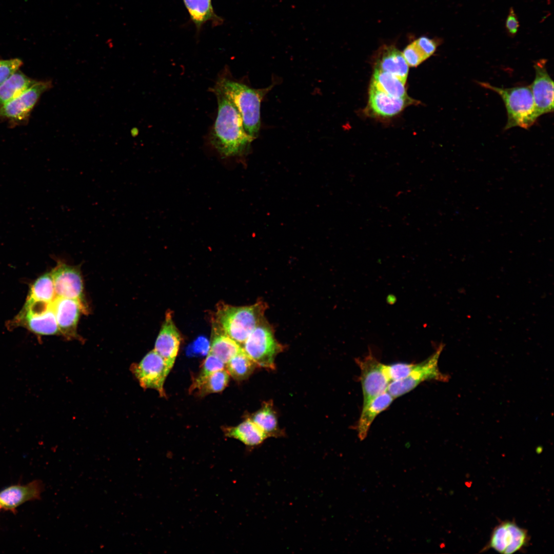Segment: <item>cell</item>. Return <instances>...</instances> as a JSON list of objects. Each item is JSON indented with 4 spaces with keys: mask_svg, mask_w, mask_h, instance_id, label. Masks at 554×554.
<instances>
[{
    "mask_svg": "<svg viewBox=\"0 0 554 554\" xmlns=\"http://www.w3.org/2000/svg\"><path fill=\"white\" fill-rule=\"evenodd\" d=\"M216 97L218 110L211 129L209 140L222 156L242 154L254 140L245 131L241 115L234 104L220 90L210 89Z\"/></svg>",
    "mask_w": 554,
    "mask_h": 554,
    "instance_id": "obj_1",
    "label": "cell"
},
{
    "mask_svg": "<svg viewBox=\"0 0 554 554\" xmlns=\"http://www.w3.org/2000/svg\"><path fill=\"white\" fill-rule=\"evenodd\" d=\"M213 87L234 104L241 115L245 131L252 138H256L261 126V103L268 88L253 89L235 81L227 67L219 75Z\"/></svg>",
    "mask_w": 554,
    "mask_h": 554,
    "instance_id": "obj_2",
    "label": "cell"
},
{
    "mask_svg": "<svg viewBox=\"0 0 554 554\" xmlns=\"http://www.w3.org/2000/svg\"><path fill=\"white\" fill-rule=\"evenodd\" d=\"M477 83L482 87L498 93L503 101L507 113V122L504 130L516 127L529 129L539 117L530 86L504 88L497 87L488 83Z\"/></svg>",
    "mask_w": 554,
    "mask_h": 554,
    "instance_id": "obj_3",
    "label": "cell"
},
{
    "mask_svg": "<svg viewBox=\"0 0 554 554\" xmlns=\"http://www.w3.org/2000/svg\"><path fill=\"white\" fill-rule=\"evenodd\" d=\"M266 305L263 302L249 306H233L222 304L216 318L222 331L241 345L255 327L264 319Z\"/></svg>",
    "mask_w": 554,
    "mask_h": 554,
    "instance_id": "obj_4",
    "label": "cell"
},
{
    "mask_svg": "<svg viewBox=\"0 0 554 554\" xmlns=\"http://www.w3.org/2000/svg\"><path fill=\"white\" fill-rule=\"evenodd\" d=\"M244 352L259 366L274 369L275 358L283 349L265 318L242 345Z\"/></svg>",
    "mask_w": 554,
    "mask_h": 554,
    "instance_id": "obj_5",
    "label": "cell"
},
{
    "mask_svg": "<svg viewBox=\"0 0 554 554\" xmlns=\"http://www.w3.org/2000/svg\"><path fill=\"white\" fill-rule=\"evenodd\" d=\"M444 347V345L441 343L430 357L417 363L416 367L406 378L391 382L387 391L395 399L409 392L426 381H448L450 377L442 373L438 367L439 359Z\"/></svg>",
    "mask_w": 554,
    "mask_h": 554,
    "instance_id": "obj_6",
    "label": "cell"
},
{
    "mask_svg": "<svg viewBox=\"0 0 554 554\" xmlns=\"http://www.w3.org/2000/svg\"><path fill=\"white\" fill-rule=\"evenodd\" d=\"M52 87L50 80L36 81L24 92L0 107V120H7L12 124L25 123L41 95Z\"/></svg>",
    "mask_w": 554,
    "mask_h": 554,
    "instance_id": "obj_7",
    "label": "cell"
},
{
    "mask_svg": "<svg viewBox=\"0 0 554 554\" xmlns=\"http://www.w3.org/2000/svg\"><path fill=\"white\" fill-rule=\"evenodd\" d=\"M529 536L526 529L513 521H504L493 529L487 544L482 551L492 549L503 554H512L528 545Z\"/></svg>",
    "mask_w": 554,
    "mask_h": 554,
    "instance_id": "obj_8",
    "label": "cell"
},
{
    "mask_svg": "<svg viewBox=\"0 0 554 554\" xmlns=\"http://www.w3.org/2000/svg\"><path fill=\"white\" fill-rule=\"evenodd\" d=\"M360 371L363 404L365 405L373 398L387 391L390 381L387 374L385 365L380 362L370 349L368 355L362 359H357Z\"/></svg>",
    "mask_w": 554,
    "mask_h": 554,
    "instance_id": "obj_9",
    "label": "cell"
},
{
    "mask_svg": "<svg viewBox=\"0 0 554 554\" xmlns=\"http://www.w3.org/2000/svg\"><path fill=\"white\" fill-rule=\"evenodd\" d=\"M171 368L153 349L147 353L140 363L132 365L131 371L143 388L153 389L164 397V382Z\"/></svg>",
    "mask_w": 554,
    "mask_h": 554,
    "instance_id": "obj_10",
    "label": "cell"
},
{
    "mask_svg": "<svg viewBox=\"0 0 554 554\" xmlns=\"http://www.w3.org/2000/svg\"><path fill=\"white\" fill-rule=\"evenodd\" d=\"M546 61L536 62L535 77L530 86L539 116L553 111V82L546 68Z\"/></svg>",
    "mask_w": 554,
    "mask_h": 554,
    "instance_id": "obj_11",
    "label": "cell"
},
{
    "mask_svg": "<svg viewBox=\"0 0 554 554\" xmlns=\"http://www.w3.org/2000/svg\"><path fill=\"white\" fill-rule=\"evenodd\" d=\"M51 273L56 297L76 299L83 303V283L77 267L60 263Z\"/></svg>",
    "mask_w": 554,
    "mask_h": 554,
    "instance_id": "obj_12",
    "label": "cell"
},
{
    "mask_svg": "<svg viewBox=\"0 0 554 554\" xmlns=\"http://www.w3.org/2000/svg\"><path fill=\"white\" fill-rule=\"evenodd\" d=\"M60 332L68 338H77V324L83 303L73 299L56 297L51 304Z\"/></svg>",
    "mask_w": 554,
    "mask_h": 554,
    "instance_id": "obj_13",
    "label": "cell"
},
{
    "mask_svg": "<svg viewBox=\"0 0 554 554\" xmlns=\"http://www.w3.org/2000/svg\"><path fill=\"white\" fill-rule=\"evenodd\" d=\"M414 102V101L408 96L404 98L392 97L370 83L367 106L368 112L370 114L383 117H391Z\"/></svg>",
    "mask_w": 554,
    "mask_h": 554,
    "instance_id": "obj_14",
    "label": "cell"
},
{
    "mask_svg": "<svg viewBox=\"0 0 554 554\" xmlns=\"http://www.w3.org/2000/svg\"><path fill=\"white\" fill-rule=\"evenodd\" d=\"M181 342L180 333L173 321L172 312H166L165 321L156 340L154 350L172 368Z\"/></svg>",
    "mask_w": 554,
    "mask_h": 554,
    "instance_id": "obj_15",
    "label": "cell"
},
{
    "mask_svg": "<svg viewBox=\"0 0 554 554\" xmlns=\"http://www.w3.org/2000/svg\"><path fill=\"white\" fill-rule=\"evenodd\" d=\"M44 489L42 482L35 480L25 485H13L0 492L1 508L14 510L23 503L38 499Z\"/></svg>",
    "mask_w": 554,
    "mask_h": 554,
    "instance_id": "obj_16",
    "label": "cell"
},
{
    "mask_svg": "<svg viewBox=\"0 0 554 554\" xmlns=\"http://www.w3.org/2000/svg\"><path fill=\"white\" fill-rule=\"evenodd\" d=\"M375 66V68L388 72L406 83L408 65L402 53L393 45H384L379 49Z\"/></svg>",
    "mask_w": 554,
    "mask_h": 554,
    "instance_id": "obj_17",
    "label": "cell"
},
{
    "mask_svg": "<svg viewBox=\"0 0 554 554\" xmlns=\"http://www.w3.org/2000/svg\"><path fill=\"white\" fill-rule=\"evenodd\" d=\"M394 399L391 394L386 391L363 405L357 426L358 436L361 441L366 438L371 425L376 417L386 409Z\"/></svg>",
    "mask_w": 554,
    "mask_h": 554,
    "instance_id": "obj_18",
    "label": "cell"
},
{
    "mask_svg": "<svg viewBox=\"0 0 554 554\" xmlns=\"http://www.w3.org/2000/svg\"><path fill=\"white\" fill-rule=\"evenodd\" d=\"M20 319L32 332L40 335H53L60 332L52 306L38 313L21 312Z\"/></svg>",
    "mask_w": 554,
    "mask_h": 554,
    "instance_id": "obj_19",
    "label": "cell"
},
{
    "mask_svg": "<svg viewBox=\"0 0 554 554\" xmlns=\"http://www.w3.org/2000/svg\"><path fill=\"white\" fill-rule=\"evenodd\" d=\"M226 435L250 447L259 445L268 438L250 419L235 427L227 428Z\"/></svg>",
    "mask_w": 554,
    "mask_h": 554,
    "instance_id": "obj_20",
    "label": "cell"
},
{
    "mask_svg": "<svg viewBox=\"0 0 554 554\" xmlns=\"http://www.w3.org/2000/svg\"><path fill=\"white\" fill-rule=\"evenodd\" d=\"M36 82L17 71L0 85V107L24 92Z\"/></svg>",
    "mask_w": 554,
    "mask_h": 554,
    "instance_id": "obj_21",
    "label": "cell"
},
{
    "mask_svg": "<svg viewBox=\"0 0 554 554\" xmlns=\"http://www.w3.org/2000/svg\"><path fill=\"white\" fill-rule=\"evenodd\" d=\"M215 332L208 353L217 357L225 364L243 350L241 345L225 333L221 329Z\"/></svg>",
    "mask_w": 554,
    "mask_h": 554,
    "instance_id": "obj_22",
    "label": "cell"
},
{
    "mask_svg": "<svg viewBox=\"0 0 554 554\" xmlns=\"http://www.w3.org/2000/svg\"><path fill=\"white\" fill-rule=\"evenodd\" d=\"M267 436L279 437L282 435L272 403H263L262 406L256 411L250 419Z\"/></svg>",
    "mask_w": 554,
    "mask_h": 554,
    "instance_id": "obj_23",
    "label": "cell"
},
{
    "mask_svg": "<svg viewBox=\"0 0 554 554\" xmlns=\"http://www.w3.org/2000/svg\"><path fill=\"white\" fill-rule=\"evenodd\" d=\"M371 84L389 95L396 98L408 96L405 84L395 76L375 68Z\"/></svg>",
    "mask_w": 554,
    "mask_h": 554,
    "instance_id": "obj_24",
    "label": "cell"
},
{
    "mask_svg": "<svg viewBox=\"0 0 554 554\" xmlns=\"http://www.w3.org/2000/svg\"><path fill=\"white\" fill-rule=\"evenodd\" d=\"M189 13L190 18L197 29L205 23L221 22L214 13L211 0H183Z\"/></svg>",
    "mask_w": 554,
    "mask_h": 554,
    "instance_id": "obj_25",
    "label": "cell"
},
{
    "mask_svg": "<svg viewBox=\"0 0 554 554\" xmlns=\"http://www.w3.org/2000/svg\"><path fill=\"white\" fill-rule=\"evenodd\" d=\"M229 374L224 369L218 370L200 381H194L190 390L200 396L222 391L227 385Z\"/></svg>",
    "mask_w": 554,
    "mask_h": 554,
    "instance_id": "obj_26",
    "label": "cell"
},
{
    "mask_svg": "<svg viewBox=\"0 0 554 554\" xmlns=\"http://www.w3.org/2000/svg\"><path fill=\"white\" fill-rule=\"evenodd\" d=\"M56 298L51 273L39 276L30 288L28 298L34 301L51 304Z\"/></svg>",
    "mask_w": 554,
    "mask_h": 554,
    "instance_id": "obj_27",
    "label": "cell"
},
{
    "mask_svg": "<svg viewBox=\"0 0 554 554\" xmlns=\"http://www.w3.org/2000/svg\"><path fill=\"white\" fill-rule=\"evenodd\" d=\"M225 365L229 375L236 380H243L252 373L257 365L243 350L231 358Z\"/></svg>",
    "mask_w": 554,
    "mask_h": 554,
    "instance_id": "obj_28",
    "label": "cell"
},
{
    "mask_svg": "<svg viewBox=\"0 0 554 554\" xmlns=\"http://www.w3.org/2000/svg\"><path fill=\"white\" fill-rule=\"evenodd\" d=\"M417 363H397L385 365L386 371L391 382L400 380L407 377L416 367Z\"/></svg>",
    "mask_w": 554,
    "mask_h": 554,
    "instance_id": "obj_29",
    "label": "cell"
},
{
    "mask_svg": "<svg viewBox=\"0 0 554 554\" xmlns=\"http://www.w3.org/2000/svg\"><path fill=\"white\" fill-rule=\"evenodd\" d=\"M225 364L213 354L208 353L201 370L194 381L201 380L211 374L224 369Z\"/></svg>",
    "mask_w": 554,
    "mask_h": 554,
    "instance_id": "obj_30",
    "label": "cell"
},
{
    "mask_svg": "<svg viewBox=\"0 0 554 554\" xmlns=\"http://www.w3.org/2000/svg\"><path fill=\"white\" fill-rule=\"evenodd\" d=\"M22 64V60L17 58L0 60V85L18 71Z\"/></svg>",
    "mask_w": 554,
    "mask_h": 554,
    "instance_id": "obj_31",
    "label": "cell"
},
{
    "mask_svg": "<svg viewBox=\"0 0 554 554\" xmlns=\"http://www.w3.org/2000/svg\"><path fill=\"white\" fill-rule=\"evenodd\" d=\"M402 53L407 65L411 67L417 66L426 60L414 41L408 45Z\"/></svg>",
    "mask_w": 554,
    "mask_h": 554,
    "instance_id": "obj_32",
    "label": "cell"
},
{
    "mask_svg": "<svg viewBox=\"0 0 554 554\" xmlns=\"http://www.w3.org/2000/svg\"><path fill=\"white\" fill-rule=\"evenodd\" d=\"M418 49L427 59L436 51L439 45V40L422 36L414 41Z\"/></svg>",
    "mask_w": 554,
    "mask_h": 554,
    "instance_id": "obj_33",
    "label": "cell"
},
{
    "mask_svg": "<svg viewBox=\"0 0 554 554\" xmlns=\"http://www.w3.org/2000/svg\"><path fill=\"white\" fill-rule=\"evenodd\" d=\"M519 26L518 17L514 9L511 8L505 23V28L507 33L509 35L513 36L518 32Z\"/></svg>",
    "mask_w": 554,
    "mask_h": 554,
    "instance_id": "obj_34",
    "label": "cell"
},
{
    "mask_svg": "<svg viewBox=\"0 0 554 554\" xmlns=\"http://www.w3.org/2000/svg\"><path fill=\"white\" fill-rule=\"evenodd\" d=\"M130 133L132 136L135 137L138 134V130L136 128H133L130 131Z\"/></svg>",
    "mask_w": 554,
    "mask_h": 554,
    "instance_id": "obj_35",
    "label": "cell"
},
{
    "mask_svg": "<svg viewBox=\"0 0 554 554\" xmlns=\"http://www.w3.org/2000/svg\"><path fill=\"white\" fill-rule=\"evenodd\" d=\"M0 508H1V505H0Z\"/></svg>",
    "mask_w": 554,
    "mask_h": 554,
    "instance_id": "obj_36",
    "label": "cell"
}]
</instances>
